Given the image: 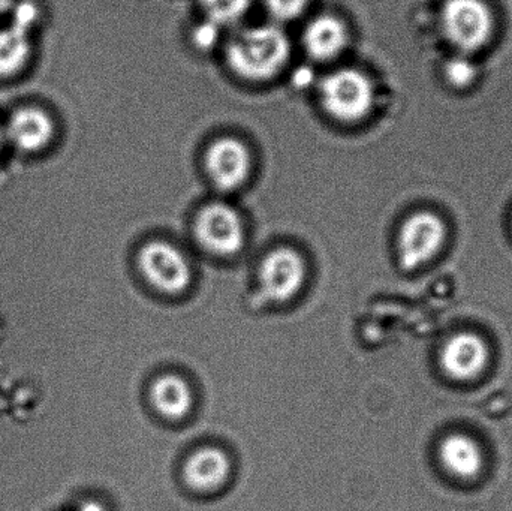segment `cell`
Listing matches in <instances>:
<instances>
[{"label": "cell", "instance_id": "obj_1", "mask_svg": "<svg viewBox=\"0 0 512 511\" xmlns=\"http://www.w3.org/2000/svg\"><path fill=\"white\" fill-rule=\"evenodd\" d=\"M288 36L276 26H259L239 33L227 48L228 65L248 80L274 77L288 62Z\"/></svg>", "mask_w": 512, "mask_h": 511}, {"label": "cell", "instance_id": "obj_2", "mask_svg": "<svg viewBox=\"0 0 512 511\" xmlns=\"http://www.w3.org/2000/svg\"><path fill=\"white\" fill-rule=\"evenodd\" d=\"M325 111L342 122H357L372 110L375 90L367 75L357 69H339L319 84Z\"/></svg>", "mask_w": 512, "mask_h": 511}, {"label": "cell", "instance_id": "obj_3", "mask_svg": "<svg viewBox=\"0 0 512 511\" xmlns=\"http://www.w3.org/2000/svg\"><path fill=\"white\" fill-rule=\"evenodd\" d=\"M138 266L153 288L170 296L185 293L194 279L185 252L164 240L147 243L138 255Z\"/></svg>", "mask_w": 512, "mask_h": 511}, {"label": "cell", "instance_id": "obj_4", "mask_svg": "<svg viewBox=\"0 0 512 511\" xmlns=\"http://www.w3.org/2000/svg\"><path fill=\"white\" fill-rule=\"evenodd\" d=\"M493 14L483 0H448L442 9V29L462 53L483 47L492 38Z\"/></svg>", "mask_w": 512, "mask_h": 511}, {"label": "cell", "instance_id": "obj_5", "mask_svg": "<svg viewBox=\"0 0 512 511\" xmlns=\"http://www.w3.org/2000/svg\"><path fill=\"white\" fill-rule=\"evenodd\" d=\"M195 237L201 248L218 257L236 255L245 245V227L236 209L224 203L204 207L195 219Z\"/></svg>", "mask_w": 512, "mask_h": 511}, {"label": "cell", "instance_id": "obj_6", "mask_svg": "<svg viewBox=\"0 0 512 511\" xmlns=\"http://www.w3.org/2000/svg\"><path fill=\"white\" fill-rule=\"evenodd\" d=\"M306 276V261L291 248L274 249L259 267V285L270 302L285 303L297 297Z\"/></svg>", "mask_w": 512, "mask_h": 511}, {"label": "cell", "instance_id": "obj_7", "mask_svg": "<svg viewBox=\"0 0 512 511\" xmlns=\"http://www.w3.org/2000/svg\"><path fill=\"white\" fill-rule=\"evenodd\" d=\"M444 222L433 213H415L399 234V258L403 269H417L438 254L445 242Z\"/></svg>", "mask_w": 512, "mask_h": 511}, {"label": "cell", "instance_id": "obj_8", "mask_svg": "<svg viewBox=\"0 0 512 511\" xmlns=\"http://www.w3.org/2000/svg\"><path fill=\"white\" fill-rule=\"evenodd\" d=\"M3 131L6 146L32 155L50 146L56 135V123L44 108L24 105L12 111L8 120L3 122Z\"/></svg>", "mask_w": 512, "mask_h": 511}, {"label": "cell", "instance_id": "obj_9", "mask_svg": "<svg viewBox=\"0 0 512 511\" xmlns=\"http://www.w3.org/2000/svg\"><path fill=\"white\" fill-rule=\"evenodd\" d=\"M206 168L219 189L233 191L240 188L251 173V153L239 140L221 138L207 150Z\"/></svg>", "mask_w": 512, "mask_h": 511}, {"label": "cell", "instance_id": "obj_10", "mask_svg": "<svg viewBox=\"0 0 512 511\" xmlns=\"http://www.w3.org/2000/svg\"><path fill=\"white\" fill-rule=\"evenodd\" d=\"M231 476L227 453L216 447H203L189 456L183 468L186 485L201 494L218 491Z\"/></svg>", "mask_w": 512, "mask_h": 511}, {"label": "cell", "instance_id": "obj_11", "mask_svg": "<svg viewBox=\"0 0 512 511\" xmlns=\"http://www.w3.org/2000/svg\"><path fill=\"white\" fill-rule=\"evenodd\" d=\"M489 359V350L483 339L472 333L454 336L442 348L441 363L450 377L469 380L480 374Z\"/></svg>", "mask_w": 512, "mask_h": 511}, {"label": "cell", "instance_id": "obj_12", "mask_svg": "<svg viewBox=\"0 0 512 511\" xmlns=\"http://www.w3.org/2000/svg\"><path fill=\"white\" fill-rule=\"evenodd\" d=\"M304 47L316 60H331L342 54L349 41L348 29L343 21L331 15H321L307 24Z\"/></svg>", "mask_w": 512, "mask_h": 511}, {"label": "cell", "instance_id": "obj_13", "mask_svg": "<svg viewBox=\"0 0 512 511\" xmlns=\"http://www.w3.org/2000/svg\"><path fill=\"white\" fill-rule=\"evenodd\" d=\"M150 401L165 419L182 420L191 413L195 396L185 378L167 374L159 377L150 387Z\"/></svg>", "mask_w": 512, "mask_h": 511}, {"label": "cell", "instance_id": "obj_14", "mask_svg": "<svg viewBox=\"0 0 512 511\" xmlns=\"http://www.w3.org/2000/svg\"><path fill=\"white\" fill-rule=\"evenodd\" d=\"M32 30L14 20L0 29V77H12L26 68L32 56Z\"/></svg>", "mask_w": 512, "mask_h": 511}, {"label": "cell", "instance_id": "obj_15", "mask_svg": "<svg viewBox=\"0 0 512 511\" xmlns=\"http://www.w3.org/2000/svg\"><path fill=\"white\" fill-rule=\"evenodd\" d=\"M442 464L460 479H472L481 471L483 453L480 447L466 435H450L439 449Z\"/></svg>", "mask_w": 512, "mask_h": 511}, {"label": "cell", "instance_id": "obj_16", "mask_svg": "<svg viewBox=\"0 0 512 511\" xmlns=\"http://www.w3.org/2000/svg\"><path fill=\"white\" fill-rule=\"evenodd\" d=\"M210 23L227 26L236 23L248 12L251 0H201Z\"/></svg>", "mask_w": 512, "mask_h": 511}, {"label": "cell", "instance_id": "obj_17", "mask_svg": "<svg viewBox=\"0 0 512 511\" xmlns=\"http://www.w3.org/2000/svg\"><path fill=\"white\" fill-rule=\"evenodd\" d=\"M445 74H447L448 81L451 84L463 87L472 83L475 75H477V68H475L474 62L468 59V57L456 56L447 63Z\"/></svg>", "mask_w": 512, "mask_h": 511}, {"label": "cell", "instance_id": "obj_18", "mask_svg": "<svg viewBox=\"0 0 512 511\" xmlns=\"http://www.w3.org/2000/svg\"><path fill=\"white\" fill-rule=\"evenodd\" d=\"M309 0H265L268 14L276 21H292L303 14Z\"/></svg>", "mask_w": 512, "mask_h": 511}, {"label": "cell", "instance_id": "obj_19", "mask_svg": "<svg viewBox=\"0 0 512 511\" xmlns=\"http://www.w3.org/2000/svg\"><path fill=\"white\" fill-rule=\"evenodd\" d=\"M219 26H216V24L213 23H206L203 27H200L198 29L197 35H195V38H197L198 45H201V47H210L212 45L213 41H216V35H218Z\"/></svg>", "mask_w": 512, "mask_h": 511}, {"label": "cell", "instance_id": "obj_20", "mask_svg": "<svg viewBox=\"0 0 512 511\" xmlns=\"http://www.w3.org/2000/svg\"><path fill=\"white\" fill-rule=\"evenodd\" d=\"M14 5V0H0V15L6 14V12H11Z\"/></svg>", "mask_w": 512, "mask_h": 511}, {"label": "cell", "instance_id": "obj_21", "mask_svg": "<svg viewBox=\"0 0 512 511\" xmlns=\"http://www.w3.org/2000/svg\"><path fill=\"white\" fill-rule=\"evenodd\" d=\"M6 147L5 131H3V122H0V156Z\"/></svg>", "mask_w": 512, "mask_h": 511}, {"label": "cell", "instance_id": "obj_22", "mask_svg": "<svg viewBox=\"0 0 512 511\" xmlns=\"http://www.w3.org/2000/svg\"><path fill=\"white\" fill-rule=\"evenodd\" d=\"M81 511H104L101 509V507L98 506V504H87L86 507H84Z\"/></svg>", "mask_w": 512, "mask_h": 511}]
</instances>
